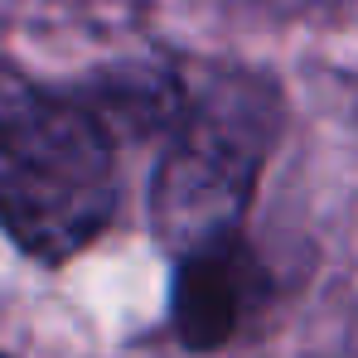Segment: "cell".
I'll list each match as a JSON object with an SVG mask.
<instances>
[{
	"label": "cell",
	"mask_w": 358,
	"mask_h": 358,
	"mask_svg": "<svg viewBox=\"0 0 358 358\" xmlns=\"http://www.w3.org/2000/svg\"><path fill=\"white\" fill-rule=\"evenodd\" d=\"M117 208V141L83 102H39L0 141V228L39 262H68Z\"/></svg>",
	"instance_id": "1"
},
{
	"label": "cell",
	"mask_w": 358,
	"mask_h": 358,
	"mask_svg": "<svg viewBox=\"0 0 358 358\" xmlns=\"http://www.w3.org/2000/svg\"><path fill=\"white\" fill-rule=\"evenodd\" d=\"M271 97L252 83H218L203 102H184L155 175V228L175 252L242 233V213L262 175Z\"/></svg>",
	"instance_id": "2"
},
{
	"label": "cell",
	"mask_w": 358,
	"mask_h": 358,
	"mask_svg": "<svg viewBox=\"0 0 358 358\" xmlns=\"http://www.w3.org/2000/svg\"><path fill=\"white\" fill-rule=\"evenodd\" d=\"M262 286H266L262 266L247 252L242 233L179 252L175 296H170V320H175L179 344L194 354L223 349L257 310Z\"/></svg>",
	"instance_id": "3"
},
{
	"label": "cell",
	"mask_w": 358,
	"mask_h": 358,
	"mask_svg": "<svg viewBox=\"0 0 358 358\" xmlns=\"http://www.w3.org/2000/svg\"><path fill=\"white\" fill-rule=\"evenodd\" d=\"M39 102H44V97H39V92H34V87L10 68V63H0V141H5L20 121L29 117Z\"/></svg>",
	"instance_id": "4"
},
{
	"label": "cell",
	"mask_w": 358,
	"mask_h": 358,
	"mask_svg": "<svg viewBox=\"0 0 358 358\" xmlns=\"http://www.w3.org/2000/svg\"><path fill=\"white\" fill-rule=\"evenodd\" d=\"M0 358H10V354H0Z\"/></svg>",
	"instance_id": "5"
}]
</instances>
